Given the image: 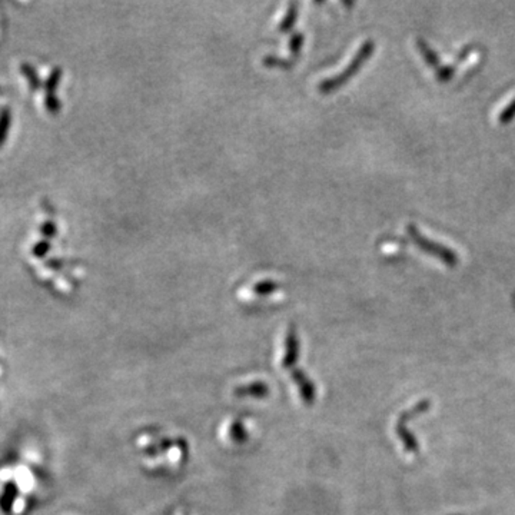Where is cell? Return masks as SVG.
Masks as SVG:
<instances>
[{
  "label": "cell",
  "instance_id": "obj_6",
  "mask_svg": "<svg viewBox=\"0 0 515 515\" xmlns=\"http://www.w3.org/2000/svg\"><path fill=\"white\" fill-rule=\"evenodd\" d=\"M275 289H276V282H272V281L259 282L258 285L255 287V291L259 292V294H270V292H272Z\"/></svg>",
  "mask_w": 515,
  "mask_h": 515
},
{
  "label": "cell",
  "instance_id": "obj_5",
  "mask_svg": "<svg viewBox=\"0 0 515 515\" xmlns=\"http://www.w3.org/2000/svg\"><path fill=\"white\" fill-rule=\"evenodd\" d=\"M454 74H455V65H451V66H439V69H437V75H438V78L442 82L450 80Z\"/></svg>",
  "mask_w": 515,
  "mask_h": 515
},
{
  "label": "cell",
  "instance_id": "obj_7",
  "mask_svg": "<svg viewBox=\"0 0 515 515\" xmlns=\"http://www.w3.org/2000/svg\"><path fill=\"white\" fill-rule=\"evenodd\" d=\"M295 16H296L295 5H291V9L288 10L287 16H285V17H283V21L281 22V29H282V30L289 29V28H291V25H292V22H294V19H295Z\"/></svg>",
  "mask_w": 515,
  "mask_h": 515
},
{
  "label": "cell",
  "instance_id": "obj_1",
  "mask_svg": "<svg viewBox=\"0 0 515 515\" xmlns=\"http://www.w3.org/2000/svg\"><path fill=\"white\" fill-rule=\"evenodd\" d=\"M374 49H375V43L374 42H372V41H365L362 43V46L360 47V50L357 52V55H355L352 58V61L345 66V69L342 70V72L336 74V75H333L331 78H327V79H324L321 83L318 85L319 91L328 92V91H331V89L338 87L340 85H342L344 82H347V79L351 78L353 74H357L358 70H360V67L369 59V56L372 55V52H374Z\"/></svg>",
  "mask_w": 515,
  "mask_h": 515
},
{
  "label": "cell",
  "instance_id": "obj_2",
  "mask_svg": "<svg viewBox=\"0 0 515 515\" xmlns=\"http://www.w3.org/2000/svg\"><path fill=\"white\" fill-rule=\"evenodd\" d=\"M408 234L411 235L413 241L417 243L418 248H421L422 251H425L432 256H437L438 259H441L443 263L448 265V266H455L458 263L459 258L452 250H450V248L443 246L438 242H434V241L428 239L427 237H424L422 234H419V230L417 229L415 225H408Z\"/></svg>",
  "mask_w": 515,
  "mask_h": 515
},
{
  "label": "cell",
  "instance_id": "obj_8",
  "mask_svg": "<svg viewBox=\"0 0 515 515\" xmlns=\"http://www.w3.org/2000/svg\"><path fill=\"white\" fill-rule=\"evenodd\" d=\"M300 43H302V36H300V34H295V36L291 41V49L294 52H298L299 47H300Z\"/></svg>",
  "mask_w": 515,
  "mask_h": 515
},
{
  "label": "cell",
  "instance_id": "obj_3",
  "mask_svg": "<svg viewBox=\"0 0 515 515\" xmlns=\"http://www.w3.org/2000/svg\"><path fill=\"white\" fill-rule=\"evenodd\" d=\"M418 49H419V52L422 53L424 59L427 61L428 65H431V66H438V67H439V58H438V55L435 53V50H432L431 46H430L427 42L422 41V39H419V41H418Z\"/></svg>",
  "mask_w": 515,
  "mask_h": 515
},
{
  "label": "cell",
  "instance_id": "obj_4",
  "mask_svg": "<svg viewBox=\"0 0 515 515\" xmlns=\"http://www.w3.org/2000/svg\"><path fill=\"white\" fill-rule=\"evenodd\" d=\"M515 118V99L511 100V103L507 106V108L504 111H501L500 116H498V120L501 123H508L511 122L512 119Z\"/></svg>",
  "mask_w": 515,
  "mask_h": 515
}]
</instances>
